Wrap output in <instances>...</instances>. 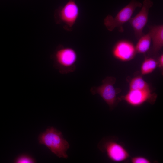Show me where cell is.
Masks as SVG:
<instances>
[{"mask_svg":"<svg viewBox=\"0 0 163 163\" xmlns=\"http://www.w3.org/2000/svg\"><path fill=\"white\" fill-rule=\"evenodd\" d=\"M113 57L122 61H128L133 59L136 54L135 46L130 41L121 40L117 41L112 48Z\"/></svg>","mask_w":163,"mask_h":163,"instance_id":"cell-9","label":"cell"},{"mask_svg":"<svg viewBox=\"0 0 163 163\" xmlns=\"http://www.w3.org/2000/svg\"><path fill=\"white\" fill-rule=\"evenodd\" d=\"M158 66L162 69L163 67V54H161L158 57Z\"/></svg>","mask_w":163,"mask_h":163,"instance_id":"cell-16","label":"cell"},{"mask_svg":"<svg viewBox=\"0 0 163 163\" xmlns=\"http://www.w3.org/2000/svg\"><path fill=\"white\" fill-rule=\"evenodd\" d=\"M38 140L40 144L46 146L58 157L68 158L66 152L70 145L62 132L55 128L51 127L47 129L39 135Z\"/></svg>","mask_w":163,"mask_h":163,"instance_id":"cell-1","label":"cell"},{"mask_svg":"<svg viewBox=\"0 0 163 163\" xmlns=\"http://www.w3.org/2000/svg\"><path fill=\"white\" fill-rule=\"evenodd\" d=\"M157 98L156 94L152 93L151 90H129L119 99L124 101L131 106L138 107L146 102L153 104Z\"/></svg>","mask_w":163,"mask_h":163,"instance_id":"cell-7","label":"cell"},{"mask_svg":"<svg viewBox=\"0 0 163 163\" xmlns=\"http://www.w3.org/2000/svg\"><path fill=\"white\" fill-rule=\"evenodd\" d=\"M142 5V4L139 1L131 0L114 17L110 15L107 16L104 21V25L110 31H112L117 28L119 32H123V25L129 21L136 8L141 7Z\"/></svg>","mask_w":163,"mask_h":163,"instance_id":"cell-3","label":"cell"},{"mask_svg":"<svg viewBox=\"0 0 163 163\" xmlns=\"http://www.w3.org/2000/svg\"><path fill=\"white\" fill-rule=\"evenodd\" d=\"M97 147L101 152L106 154L110 160L114 162H123L129 157L128 152L123 146L110 137L103 138L99 142Z\"/></svg>","mask_w":163,"mask_h":163,"instance_id":"cell-6","label":"cell"},{"mask_svg":"<svg viewBox=\"0 0 163 163\" xmlns=\"http://www.w3.org/2000/svg\"><path fill=\"white\" fill-rule=\"evenodd\" d=\"M152 46V53L158 54L163 46V25H148Z\"/></svg>","mask_w":163,"mask_h":163,"instance_id":"cell-10","label":"cell"},{"mask_svg":"<svg viewBox=\"0 0 163 163\" xmlns=\"http://www.w3.org/2000/svg\"><path fill=\"white\" fill-rule=\"evenodd\" d=\"M131 161L132 163H150L151 161L145 157L137 156L131 158Z\"/></svg>","mask_w":163,"mask_h":163,"instance_id":"cell-15","label":"cell"},{"mask_svg":"<svg viewBox=\"0 0 163 163\" xmlns=\"http://www.w3.org/2000/svg\"><path fill=\"white\" fill-rule=\"evenodd\" d=\"M138 40L135 46L136 54L145 53L149 50L151 44V39L149 33L144 34Z\"/></svg>","mask_w":163,"mask_h":163,"instance_id":"cell-11","label":"cell"},{"mask_svg":"<svg viewBox=\"0 0 163 163\" xmlns=\"http://www.w3.org/2000/svg\"><path fill=\"white\" fill-rule=\"evenodd\" d=\"M53 66L62 74H67L74 71L77 55L75 51L69 47L60 46L52 56Z\"/></svg>","mask_w":163,"mask_h":163,"instance_id":"cell-2","label":"cell"},{"mask_svg":"<svg viewBox=\"0 0 163 163\" xmlns=\"http://www.w3.org/2000/svg\"><path fill=\"white\" fill-rule=\"evenodd\" d=\"M79 13V8L75 0H69L56 11V22L57 24H63L64 28L66 30H72L78 18Z\"/></svg>","mask_w":163,"mask_h":163,"instance_id":"cell-4","label":"cell"},{"mask_svg":"<svg viewBox=\"0 0 163 163\" xmlns=\"http://www.w3.org/2000/svg\"><path fill=\"white\" fill-rule=\"evenodd\" d=\"M129 90H151L149 86L140 76L134 77L129 83Z\"/></svg>","mask_w":163,"mask_h":163,"instance_id":"cell-13","label":"cell"},{"mask_svg":"<svg viewBox=\"0 0 163 163\" xmlns=\"http://www.w3.org/2000/svg\"><path fill=\"white\" fill-rule=\"evenodd\" d=\"M153 4L151 0H144L139 12L129 21L133 28L135 37L139 39L144 34L143 30L148 21L149 12Z\"/></svg>","mask_w":163,"mask_h":163,"instance_id":"cell-8","label":"cell"},{"mask_svg":"<svg viewBox=\"0 0 163 163\" xmlns=\"http://www.w3.org/2000/svg\"><path fill=\"white\" fill-rule=\"evenodd\" d=\"M116 78L107 76L102 81V84L98 86H93L90 90L93 95L99 94L109 106L111 110L115 107L117 102V94L121 90L115 88L114 86Z\"/></svg>","mask_w":163,"mask_h":163,"instance_id":"cell-5","label":"cell"},{"mask_svg":"<svg viewBox=\"0 0 163 163\" xmlns=\"http://www.w3.org/2000/svg\"><path fill=\"white\" fill-rule=\"evenodd\" d=\"M158 65L157 61L154 58L145 56L141 67L142 75H145L152 73Z\"/></svg>","mask_w":163,"mask_h":163,"instance_id":"cell-12","label":"cell"},{"mask_svg":"<svg viewBox=\"0 0 163 163\" xmlns=\"http://www.w3.org/2000/svg\"><path fill=\"white\" fill-rule=\"evenodd\" d=\"M35 162L34 159L27 155H21L15 161V162L16 163H33Z\"/></svg>","mask_w":163,"mask_h":163,"instance_id":"cell-14","label":"cell"}]
</instances>
